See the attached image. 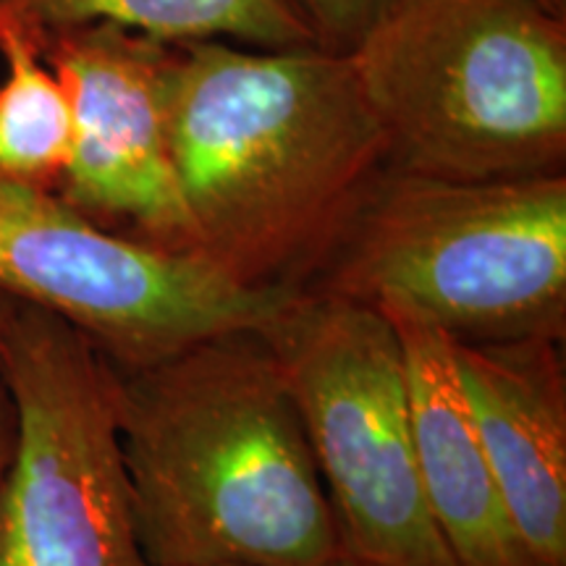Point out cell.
<instances>
[{
  "instance_id": "obj_15",
  "label": "cell",
  "mask_w": 566,
  "mask_h": 566,
  "mask_svg": "<svg viewBox=\"0 0 566 566\" xmlns=\"http://www.w3.org/2000/svg\"><path fill=\"white\" fill-rule=\"evenodd\" d=\"M331 566H375V564H367V562H359V558H354V556H346V554H342L336 558L334 564Z\"/></svg>"
},
{
  "instance_id": "obj_12",
  "label": "cell",
  "mask_w": 566,
  "mask_h": 566,
  "mask_svg": "<svg viewBox=\"0 0 566 566\" xmlns=\"http://www.w3.org/2000/svg\"><path fill=\"white\" fill-rule=\"evenodd\" d=\"M0 181L59 192L74 118L66 90L42 53V32L0 3Z\"/></svg>"
},
{
  "instance_id": "obj_11",
  "label": "cell",
  "mask_w": 566,
  "mask_h": 566,
  "mask_svg": "<svg viewBox=\"0 0 566 566\" xmlns=\"http://www.w3.org/2000/svg\"><path fill=\"white\" fill-rule=\"evenodd\" d=\"M40 32L116 24L160 42L226 40L247 48L315 45L292 0H0Z\"/></svg>"
},
{
  "instance_id": "obj_2",
  "label": "cell",
  "mask_w": 566,
  "mask_h": 566,
  "mask_svg": "<svg viewBox=\"0 0 566 566\" xmlns=\"http://www.w3.org/2000/svg\"><path fill=\"white\" fill-rule=\"evenodd\" d=\"M116 415L147 566H331L342 556L304 424L260 331L116 367Z\"/></svg>"
},
{
  "instance_id": "obj_7",
  "label": "cell",
  "mask_w": 566,
  "mask_h": 566,
  "mask_svg": "<svg viewBox=\"0 0 566 566\" xmlns=\"http://www.w3.org/2000/svg\"><path fill=\"white\" fill-rule=\"evenodd\" d=\"M300 292L244 286L197 254L111 231L59 192L0 181V294L74 325L122 370L265 331Z\"/></svg>"
},
{
  "instance_id": "obj_14",
  "label": "cell",
  "mask_w": 566,
  "mask_h": 566,
  "mask_svg": "<svg viewBox=\"0 0 566 566\" xmlns=\"http://www.w3.org/2000/svg\"><path fill=\"white\" fill-rule=\"evenodd\" d=\"M13 307V300H9L6 294H0V334H3V325H6V317H9ZM6 401H9V394H6L3 388V380H0V478H3V470H6V462H9V454L11 451L6 449V446H11L6 441Z\"/></svg>"
},
{
  "instance_id": "obj_5",
  "label": "cell",
  "mask_w": 566,
  "mask_h": 566,
  "mask_svg": "<svg viewBox=\"0 0 566 566\" xmlns=\"http://www.w3.org/2000/svg\"><path fill=\"white\" fill-rule=\"evenodd\" d=\"M260 334L292 391L342 554L375 566H457L422 493L407 359L391 317L302 289Z\"/></svg>"
},
{
  "instance_id": "obj_9",
  "label": "cell",
  "mask_w": 566,
  "mask_h": 566,
  "mask_svg": "<svg viewBox=\"0 0 566 566\" xmlns=\"http://www.w3.org/2000/svg\"><path fill=\"white\" fill-rule=\"evenodd\" d=\"M478 438L530 566H566V375L558 338L459 344Z\"/></svg>"
},
{
  "instance_id": "obj_16",
  "label": "cell",
  "mask_w": 566,
  "mask_h": 566,
  "mask_svg": "<svg viewBox=\"0 0 566 566\" xmlns=\"http://www.w3.org/2000/svg\"><path fill=\"white\" fill-rule=\"evenodd\" d=\"M541 3H546L551 11L562 13V17H566V0H541Z\"/></svg>"
},
{
  "instance_id": "obj_17",
  "label": "cell",
  "mask_w": 566,
  "mask_h": 566,
  "mask_svg": "<svg viewBox=\"0 0 566 566\" xmlns=\"http://www.w3.org/2000/svg\"><path fill=\"white\" fill-rule=\"evenodd\" d=\"M202 566H244V564H202Z\"/></svg>"
},
{
  "instance_id": "obj_10",
  "label": "cell",
  "mask_w": 566,
  "mask_h": 566,
  "mask_svg": "<svg viewBox=\"0 0 566 566\" xmlns=\"http://www.w3.org/2000/svg\"><path fill=\"white\" fill-rule=\"evenodd\" d=\"M391 317L407 359L422 493L457 566H530L480 443L454 338L409 313Z\"/></svg>"
},
{
  "instance_id": "obj_8",
  "label": "cell",
  "mask_w": 566,
  "mask_h": 566,
  "mask_svg": "<svg viewBox=\"0 0 566 566\" xmlns=\"http://www.w3.org/2000/svg\"><path fill=\"white\" fill-rule=\"evenodd\" d=\"M42 53L74 118L59 195L92 221L126 223L142 242L197 254L168 134L171 42L97 21L42 32Z\"/></svg>"
},
{
  "instance_id": "obj_4",
  "label": "cell",
  "mask_w": 566,
  "mask_h": 566,
  "mask_svg": "<svg viewBox=\"0 0 566 566\" xmlns=\"http://www.w3.org/2000/svg\"><path fill=\"white\" fill-rule=\"evenodd\" d=\"M349 61L396 171L564 174L566 17L541 0H407Z\"/></svg>"
},
{
  "instance_id": "obj_1",
  "label": "cell",
  "mask_w": 566,
  "mask_h": 566,
  "mask_svg": "<svg viewBox=\"0 0 566 566\" xmlns=\"http://www.w3.org/2000/svg\"><path fill=\"white\" fill-rule=\"evenodd\" d=\"M166 103L197 254L244 286L302 289L388 166L349 55L315 45L171 42Z\"/></svg>"
},
{
  "instance_id": "obj_3",
  "label": "cell",
  "mask_w": 566,
  "mask_h": 566,
  "mask_svg": "<svg viewBox=\"0 0 566 566\" xmlns=\"http://www.w3.org/2000/svg\"><path fill=\"white\" fill-rule=\"evenodd\" d=\"M304 292L409 313L459 344L566 331V174L451 181L386 166Z\"/></svg>"
},
{
  "instance_id": "obj_13",
  "label": "cell",
  "mask_w": 566,
  "mask_h": 566,
  "mask_svg": "<svg viewBox=\"0 0 566 566\" xmlns=\"http://www.w3.org/2000/svg\"><path fill=\"white\" fill-rule=\"evenodd\" d=\"M315 48L334 55H352L378 24L407 0H292Z\"/></svg>"
},
{
  "instance_id": "obj_6",
  "label": "cell",
  "mask_w": 566,
  "mask_h": 566,
  "mask_svg": "<svg viewBox=\"0 0 566 566\" xmlns=\"http://www.w3.org/2000/svg\"><path fill=\"white\" fill-rule=\"evenodd\" d=\"M13 412L0 566H147L116 415V367L74 325L13 302L0 334Z\"/></svg>"
}]
</instances>
